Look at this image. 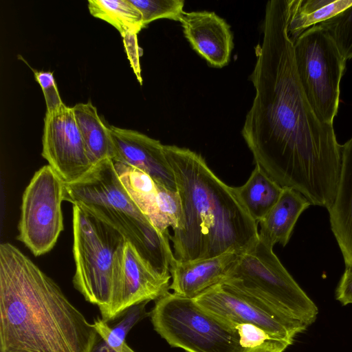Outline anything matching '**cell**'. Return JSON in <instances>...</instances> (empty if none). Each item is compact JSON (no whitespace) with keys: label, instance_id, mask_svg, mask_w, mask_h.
Segmentation results:
<instances>
[{"label":"cell","instance_id":"6","mask_svg":"<svg viewBox=\"0 0 352 352\" xmlns=\"http://www.w3.org/2000/svg\"><path fill=\"white\" fill-rule=\"evenodd\" d=\"M74 287L110 321L114 294V261L126 241L116 228L82 205L73 204Z\"/></svg>","mask_w":352,"mask_h":352},{"label":"cell","instance_id":"22","mask_svg":"<svg viewBox=\"0 0 352 352\" xmlns=\"http://www.w3.org/2000/svg\"><path fill=\"white\" fill-rule=\"evenodd\" d=\"M90 14L116 28L121 36L130 32L138 34L144 28L140 10L130 0H89Z\"/></svg>","mask_w":352,"mask_h":352},{"label":"cell","instance_id":"13","mask_svg":"<svg viewBox=\"0 0 352 352\" xmlns=\"http://www.w3.org/2000/svg\"><path fill=\"white\" fill-rule=\"evenodd\" d=\"M109 131L113 161L140 169L157 183L177 191L173 171L159 140L137 131L113 126H109Z\"/></svg>","mask_w":352,"mask_h":352},{"label":"cell","instance_id":"14","mask_svg":"<svg viewBox=\"0 0 352 352\" xmlns=\"http://www.w3.org/2000/svg\"><path fill=\"white\" fill-rule=\"evenodd\" d=\"M179 22L192 48L210 65L221 68L228 63L233 37L223 19L214 12H184Z\"/></svg>","mask_w":352,"mask_h":352},{"label":"cell","instance_id":"30","mask_svg":"<svg viewBox=\"0 0 352 352\" xmlns=\"http://www.w3.org/2000/svg\"><path fill=\"white\" fill-rule=\"evenodd\" d=\"M86 352H118L96 331Z\"/></svg>","mask_w":352,"mask_h":352},{"label":"cell","instance_id":"28","mask_svg":"<svg viewBox=\"0 0 352 352\" xmlns=\"http://www.w3.org/2000/svg\"><path fill=\"white\" fill-rule=\"evenodd\" d=\"M125 51L130 62L131 66L135 73L138 80L142 84L141 76V69L140 65V56L142 55V50L138 43L137 34L133 33H126L122 36Z\"/></svg>","mask_w":352,"mask_h":352},{"label":"cell","instance_id":"27","mask_svg":"<svg viewBox=\"0 0 352 352\" xmlns=\"http://www.w3.org/2000/svg\"><path fill=\"white\" fill-rule=\"evenodd\" d=\"M236 329L240 344L245 349L257 347L267 340H272L263 329L254 324H241L236 327Z\"/></svg>","mask_w":352,"mask_h":352},{"label":"cell","instance_id":"15","mask_svg":"<svg viewBox=\"0 0 352 352\" xmlns=\"http://www.w3.org/2000/svg\"><path fill=\"white\" fill-rule=\"evenodd\" d=\"M238 254L228 252L212 258L183 261L172 259L170 274L173 293L194 299L210 287L218 284L235 261Z\"/></svg>","mask_w":352,"mask_h":352},{"label":"cell","instance_id":"8","mask_svg":"<svg viewBox=\"0 0 352 352\" xmlns=\"http://www.w3.org/2000/svg\"><path fill=\"white\" fill-rule=\"evenodd\" d=\"M294 53L297 74L309 102L322 121L333 124L346 60L327 30L319 25L297 38Z\"/></svg>","mask_w":352,"mask_h":352},{"label":"cell","instance_id":"32","mask_svg":"<svg viewBox=\"0 0 352 352\" xmlns=\"http://www.w3.org/2000/svg\"><path fill=\"white\" fill-rule=\"evenodd\" d=\"M122 352H134L126 344L125 342L123 344Z\"/></svg>","mask_w":352,"mask_h":352},{"label":"cell","instance_id":"25","mask_svg":"<svg viewBox=\"0 0 352 352\" xmlns=\"http://www.w3.org/2000/svg\"><path fill=\"white\" fill-rule=\"evenodd\" d=\"M140 10L144 27L159 19L179 21L184 6L183 0H130Z\"/></svg>","mask_w":352,"mask_h":352},{"label":"cell","instance_id":"5","mask_svg":"<svg viewBox=\"0 0 352 352\" xmlns=\"http://www.w3.org/2000/svg\"><path fill=\"white\" fill-rule=\"evenodd\" d=\"M221 283L307 327L316 320V305L282 265L273 246L260 238L238 255Z\"/></svg>","mask_w":352,"mask_h":352},{"label":"cell","instance_id":"9","mask_svg":"<svg viewBox=\"0 0 352 352\" xmlns=\"http://www.w3.org/2000/svg\"><path fill=\"white\" fill-rule=\"evenodd\" d=\"M65 184L47 164L34 173L23 192L17 238L35 256L52 250L63 230Z\"/></svg>","mask_w":352,"mask_h":352},{"label":"cell","instance_id":"21","mask_svg":"<svg viewBox=\"0 0 352 352\" xmlns=\"http://www.w3.org/2000/svg\"><path fill=\"white\" fill-rule=\"evenodd\" d=\"M113 162L128 194L154 226L157 218L158 187L160 184L140 169L123 163Z\"/></svg>","mask_w":352,"mask_h":352},{"label":"cell","instance_id":"29","mask_svg":"<svg viewBox=\"0 0 352 352\" xmlns=\"http://www.w3.org/2000/svg\"><path fill=\"white\" fill-rule=\"evenodd\" d=\"M336 298L342 305L352 304V267H346L337 287Z\"/></svg>","mask_w":352,"mask_h":352},{"label":"cell","instance_id":"12","mask_svg":"<svg viewBox=\"0 0 352 352\" xmlns=\"http://www.w3.org/2000/svg\"><path fill=\"white\" fill-rule=\"evenodd\" d=\"M169 283V279L157 273L126 241L115 257L113 302L109 322L134 305L164 296L170 289Z\"/></svg>","mask_w":352,"mask_h":352},{"label":"cell","instance_id":"19","mask_svg":"<svg viewBox=\"0 0 352 352\" xmlns=\"http://www.w3.org/2000/svg\"><path fill=\"white\" fill-rule=\"evenodd\" d=\"M234 188L248 213L257 223L276 203L283 190V187L256 164L248 181Z\"/></svg>","mask_w":352,"mask_h":352},{"label":"cell","instance_id":"11","mask_svg":"<svg viewBox=\"0 0 352 352\" xmlns=\"http://www.w3.org/2000/svg\"><path fill=\"white\" fill-rule=\"evenodd\" d=\"M42 156L65 184L84 178L94 168L74 117L72 107L63 104L46 112Z\"/></svg>","mask_w":352,"mask_h":352},{"label":"cell","instance_id":"20","mask_svg":"<svg viewBox=\"0 0 352 352\" xmlns=\"http://www.w3.org/2000/svg\"><path fill=\"white\" fill-rule=\"evenodd\" d=\"M352 0H292L287 32L294 42L307 30L337 15Z\"/></svg>","mask_w":352,"mask_h":352},{"label":"cell","instance_id":"24","mask_svg":"<svg viewBox=\"0 0 352 352\" xmlns=\"http://www.w3.org/2000/svg\"><path fill=\"white\" fill-rule=\"evenodd\" d=\"M327 30L346 60L352 58V5L320 24Z\"/></svg>","mask_w":352,"mask_h":352},{"label":"cell","instance_id":"26","mask_svg":"<svg viewBox=\"0 0 352 352\" xmlns=\"http://www.w3.org/2000/svg\"><path fill=\"white\" fill-rule=\"evenodd\" d=\"M34 77L40 85L47 107V112H52L60 107L62 102L53 74L50 72L34 71Z\"/></svg>","mask_w":352,"mask_h":352},{"label":"cell","instance_id":"4","mask_svg":"<svg viewBox=\"0 0 352 352\" xmlns=\"http://www.w3.org/2000/svg\"><path fill=\"white\" fill-rule=\"evenodd\" d=\"M64 201L82 205L113 226L157 273L170 279V234L160 232L133 201L111 158L98 162L81 180L65 184Z\"/></svg>","mask_w":352,"mask_h":352},{"label":"cell","instance_id":"17","mask_svg":"<svg viewBox=\"0 0 352 352\" xmlns=\"http://www.w3.org/2000/svg\"><path fill=\"white\" fill-rule=\"evenodd\" d=\"M310 205L309 201L298 191L283 187L276 203L258 221L259 238L273 247L277 243L285 246L298 217Z\"/></svg>","mask_w":352,"mask_h":352},{"label":"cell","instance_id":"2","mask_svg":"<svg viewBox=\"0 0 352 352\" xmlns=\"http://www.w3.org/2000/svg\"><path fill=\"white\" fill-rule=\"evenodd\" d=\"M96 332L53 279L0 244V352H86Z\"/></svg>","mask_w":352,"mask_h":352},{"label":"cell","instance_id":"16","mask_svg":"<svg viewBox=\"0 0 352 352\" xmlns=\"http://www.w3.org/2000/svg\"><path fill=\"white\" fill-rule=\"evenodd\" d=\"M327 210L345 265L352 267V137L342 145L339 181L333 202Z\"/></svg>","mask_w":352,"mask_h":352},{"label":"cell","instance_id":"10","mask_svg":"<svg viewBox=\"0 0 352 352\" xmlns=\"http://www.w3.org/2000/svg\"><path fill=\"white\" fill-rule=\"evenodd\" d=\"M202 309L236 329L251 324L263 329L272 340L289 346L307 326L219 283L193 299Z\"/></svg>","mask_w":352,"mask_h":352},{"label":"cell","instance_id":"1","mask_svg":"<svg viewBox=\"0 0 352 352\" xmlns=\"http://www.w3.org/2000/svg\"><path fill=\"white\" fill-rule=\"evenodd\" d=\"M292 0L265 6L262 43L250 80L255 89L241 134L255 164L282 187L328 209L335 199L342 163L332 124L309 102L297 74L287 32Z\"/></svg>","mask_w":352,"mask_h":352},{"label":"cell","instance_id":"18","mask_svg":"<svg viewBox=\"0 0 352 352\" xmlns=\"http://www.w3.org/2000/svg\"><path fill=\"white\" fill-rule=\"evenodd\" d=\"M72 109L91 163L95 166L105 159H111L113 145L109 126L100 119L96 108L89 102L76 104Z\"/></svg>","mask_w":352,"mask_h":352},{"label":"cell","instance_id":"7","mask_svg":"<svg viewBox=\"0 0 352 352\" xmlns=\"http://www.w3.org/2000/svg\"><path fill=\"white\" fill-rule=\"evenodd\" d=\"M154 329L171 346L186 352H243L236 329L199 307L193 299L169 292L150 312Z\"/></svg>","mask_w":352,"mask_h":352},{"label":"cell","instance_id":"3","mask_svg":"<svg viewBox=\"0 0 352 352\" xmlns=\"http://www.w3.org/2000/svg\"><path fill=\"white\" fill-rule=\"evenodd\" d=\"M182 204V217L173 235V256L188 261L238 255L258 240V223L248 213L234 187L221 181L199 154L164 145Z\"/></svg>","mask_w":352,"mask_h":352},{"label":"cell","instance_id":"23","mask_svg":"<svg viewBox=\"0 0 352 352\" xmlns=\"http://www.w3.org/2000/svg\"><path fill=\"white\" fill-rule=\"evenodd\" d=\"M148 302V301H145L130 307L117 318L119 320L113 325L99 318L94 320L93 325L110 345L122 346L133 326L150 316V312L146 310Z\"/></svg>","mask_w":352,"mask_h":352},{"label":"cell","instance_id":"31","mask_svg":"<svg viewBox=\"0 0 352 352\" xmlns=\"http://www.w3.org/2000/svg\"><path fill=\"white\" fill-rule=\"evenodd\" d=\"M288 346L286 344L275 340H267L262 345L248 349L243 352H283Z\"/></svg>","mask_w":352,"mask_h":352}]
</instances>
